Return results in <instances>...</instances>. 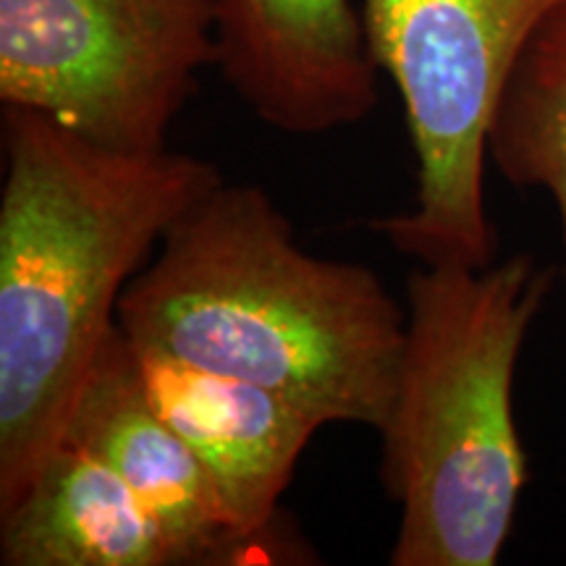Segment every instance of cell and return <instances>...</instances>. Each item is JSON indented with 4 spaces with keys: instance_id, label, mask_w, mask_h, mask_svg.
Wrapping results in <instances>:
<instances>
[{
    "instance_id": "obj_1",
    "label": "cell",
    "mask_w": 566,
    "mask_h": 566,
    "mask_svg": "<svg viewBox=\"0 0 566 566\" xmlns=\"http://www.w3.org/2000/svg\"><path fill=\"white\" fill-rule=\"evenodd\" d=\"M221 181L200 155L111 153L3 105L0 512L61 443L126 286Z\"/></svg>"
},
{
    "instance_id": "obj_3",
    "label": "cell",
    "mask_w": 566,
    "mask_h": 566,
    "mask_svg": "<svg viewBox=\"0 0 566 566\" xmlns=\"http://www.w3.org/2000/svg\"><path fill=\"white\" fill-rule=\"evenodd\" d=\"M556 268L520 252L491 265H417L384 438L401 509L391 566H495L527 483L514 375Z\"/></svg>"
},
{
    "instance_id": "obj_10",
    "label": "cell",
    "mask_w": 566,
    "mask_h": 566,
    "mask_svg": "<svg viewBox=\"0 0 566 566\" xmlns=\"http://www.w3.org/2000/svg\"><path fill=\"white\" fill-rule=\"evenodd\" d=\"M488 163L512 187L551 197L566 286V3L543 21L509 76L488 134Z\"/></svg>"
},
{
    "instance_id": "obj_9",
    "label": "cell",
    "mask_w": 566,
    "mask_h": 566,
    "mask_svg": "<svg viewBox=\"0 0 566 566\" xmlns=\"http://www.w3.org/2000/svg\"><path fill=\"white\" fill-rule=\"evenodd\" d=\"M3 566H184L139 495L90 451L61 441L0 512Z\"/></svg>"
},
{
    "instance_id": "obj_4",
    "label": "cell",
    "mask_w": 566,
    "mask_h": 566,
    "mask_svg": "<svg viewBox=\"0 0 566 566\" xmlns=\"http://www.w3.org/2000/svg\"><path fill=\"white\" fill-rule=\"evenodd\" d=\"M566 0H363L365 38L391 76L417 160L407 212L373 229L417 265L499 260L485 208L488 134L516 61Z\"/></svg>"
},
{
    "instance_id": "obj_6",
    "label": "cell",
    "mask_w": 566,
    "mask_h": 566,
    "mask_svg": "<svg viewBox=\"0 0 566 566\" xmlns=\"http://www.w3.org/2000/svg\"><path fill=\"white\" fill-rule=\"evenodd\" d=\"M223 80L260 122L321 137L378 105V63L352 0H216Z\"/></svg>"
},
{
    "instance_id": "obj_2",
    "label": "cell",
    "mask_w": 566,
    "mask_h": 566,
    "mask_svg": "<svg viewBox=\"0 0 566 566\" xmlns=\"http://www.w3.org/2000/svg\"><path fill=\"white\" fill-rule=\"evenodd\" d=\"M405 323L378 273L302 250L265 189L226 179L118 302L129 342L271 388L325 424L373 430L391 407Z\"/></svg>"
},
{
    "instance_id": "obj_8",
    "label": "cell",
    "mask_w": 566,
    "mask_h": 566,
    "mask_svg": "<svg viewBox=\"0 0 566 566\" xmlns=\"http://www.w3.org/2000/svg\"><path fill=\"white\" fill-rule=\"evenodd\" d=\"M61 441L90 451L139 495L184 564H239L252 543L237 533L195 451L158 415L129 336L113 328L71 409Z\"/></svg>"
},
{
    "instance_id": "obj_7",
    "label": "cell",
    "mask_w": 566,
    "mask_h": 566,
    "mask_svg": "<svg viewBox=\"0 0 566 566\" xmlns=\"http://www.w3.org/2000/svg\"><path fill=\"white\" fill-rule=\"evenodd\" d=\"M132 346L153 407L200 459L233 530L247 543L271 533L296 462L325 422L271 388Z\"/></svg>"
},
{
    "instance_id": "obj_5",
    "label": "cell",
    "mask_w": 566,
    "mask_h": 566,
    "mask_svg": "<svg viewBox=\"0 0 566 566\" xmlns=\"http://www.w3.org/2000/svg\"><path fill=\"white\" fill-rule=\"evenodd\" d=\"M216 63V0H0V103L103 150H168Z\"/></svg>"
}]
</instances>
